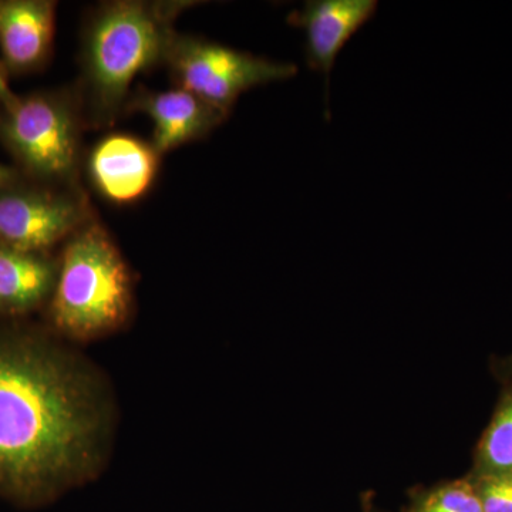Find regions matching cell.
I'll return each mask as SVG.
<instances>
[{
	"label": "cell",
	"instance_id": "cell-8",
	"mask_svg": "<svg viewBox=\"0 0 512 512\" xmlns=\"http://www.w3.org/2000/svg\"><path fill=\"white\" fill-rule=\"evenodd\" d=\"M143 113L153 123L151 143L161 156L210 136L228 119L227 111L212 106L197 94L174 87L148 90L138 87L131 93L127 114Z\"/></svg>",
	"mask_w": 512,
	"mask_h": 512
},
{
	"label": "cell",
	"instance_id": "cell-3",
	"mask_svg": "<svg viewBox=\"0 0 512 512\" xmlns=\"http://www.w3.org/2000/svg\"><path fill=\"white\" fill-rule=\"evenodd\" d=\"M134 306L130 266L109 229L94 218L60 248L46 306L50 330L73 342H92L127 326Z\"/></svg>",
	"mask_w": 512,
	"mask_h": 512
},
{
	"label": "cell",
	"instance_id": "cell-12",
	"mask_svg": "<svg viewBox=\"0 0 512 512\" xmlns=\"http://www.w3.org/2000/svg\"><path fill=\"white\" fill-rule=\"evenodd\" d=\"M478 476L512 474V390L485 431L477 453Z\"/></svg>",
	"mask_w": 512,
	"mask_h": 512
},
{
	"label": "cell",
	"instance_id": "cell-6",
	"mask_svg": "<svg viewBox=\"0 0 512 512\" xmlns=\"http://www.w3.org/2000/svg\"><path fill=\"white\" fill-rule=\"evenodd\" d=\"M99 217L86 188H63L20 177L0 187V244L53 252Z\"/></svg>",
	"mask_w": 512,
	"mask_h": 512
},
{
	"label": "cell",
	"instance_id": "cell-14",
	"mask_svg": "<svg viewBox=\"0 0 512 512\" xmlns=\"http://www.w3.org/2000/svg\"><path fill=\"white\" fill-rule=\"evenodd\" d=\"M476 490L484 512H512V474L480 476Z\"/></svg>",
	"mask_w": 512,
	"mask_h": 512
},
{
	"label": "cell",
	"instance_id": "cell-2",
	"mask_svg": "<svg viewBox=\"0 0 512 512\" xmlns=\"http://www.w3.org/2000/svg\"><path fill=\"white\" fill-rule=\"evenodd\" d=\"M192 0H110L89 9L73 83L87 131H107L126 116L137 76L164 66L175 22Z\"/></svg>",
	"mask_w": 512,
	"mask_h": 512
},
{
	"label": "cell",
	"instance_id": "cell-10",
	"mask_svg": "<svg viewBox=\"0 0 512 512\" xmlns=\"http://www.w3.org/2000/svg\"><path fill=\"white\" fill-rule=\"evenodd\" d=\"M376 9L375 0H311L289 13L288 23L305 33L306 63L328 82L336 57Z\"/></svg>",
	"mask_w": 512,
	"mask_h": 512
},
{
	"label": "cell",
	"instance_id": "cell-11",
	"mask_svg": "<svg viewBox=\"0 0 512 512\" xmlns=\"http://www.w3.org/2000/svg\"><path fill=\"white\" fill-rule=\"evenodd\" d=\"M57 271L59 254L0 244V318L18 320L46 309Z\"/></svg>",
	"mask_w": 512,
	"mask_h": 512
},
{
	"label": "cell",
	"instance_id": "cell-15",
	"mask_svg": "<svg viewBox=\"0 0 512 512\" xmlns=\"http://www.w3.org/2000/svg\"><path fill=\"white\" fill-rule=\"evenodd\" d=\"M19 94L13 92L9 86L8 74L3 70L2 63H0V104L3 106H12L18 100Z\"/></svg>",
	"mask_w": 512,
	"mask_h": 512
},
{
	"label": "cell",
	"instance_id": "cell-9",
	"mask_svg": "<svg viewBox=\"0 0 512 512\" xmlns=\"http://www.w3.org/2000/svg\"><path fill=\"white\" fill-rule=\"evenodd\" d=\"M55 0H0V63L8 77L43 72L55 53Z\"/></svg>",
	"mask_w": 512,
	"mask_h": 512
},
{
	"label": "cell",
	"instance_id": "cell-7",
	"mask_svg": "<svg viewBox=\"0 0 512 512\" xmlns=\"http://www.w3.org/2000/svg\"><path fill=\"white\" fill-rule=\"evenodd\" d=\"M163 156L151 141L109 133L86 150L83 174L104 201L117 207L143 200L156 184Z\"/></svg>",
	"mask_w": 512,
	"mask_h": 512
},
{
	"label": "cell",
	"instance_id": "cell-16",
	"mask_svg": "<svg viewBox=\"0 0 512 512\" xmlns=\"http://www.w3.org/2000/svg\"><path fill=\"white\" fill-rule=\"evenodd\" d=\"M20 177H22V175H20L19 171L16 170L13 165L0 163V187L10 183H15V181L19 180Z\"/></svg>",
	"mask_w": 512,
	"mask_h": 512
},
{
	"label": "cell",
	"instance_id": "cell-13",
	"mask_svg": "<svg viewBox=\"0 0 512 512\" xmlns=\"http://www.w3.org/2000/svg\"><path fill=\"white\" fill-rule=\"evenodd\" d=\"M417 512H484L476 485L467 481L447 484L424 498Z\"/></svg>",
	"mask_w": 512,
	"mask_h": 512
},
{
	"label": "cell",
	"instance_id": "cell-4",
	"mask_svg": "<svg viewBox=\"0 0 512 512\" xmlns=\"http://www.w3.org/2000/svg\"><path fill=\"white\" fill-rule=\"evenodd\" d=\"M82 104L73 84L22 94L0 104V144L26 180L84 188L86 133Z\"/></svg>",
	"mask_w": 512,
	"mask_h": 512
},
{
	"label": "cell",
	"instance_id": "cell-5",
	"mask_svg": "<svg viewBox=\"0 0 512 512\" xmlns=\"http://www.w3.org/2000/svg\"><path fill=\"white\" fill-rule=\"evenodd\" d=\"M175 87L188 90L212 106L231 113L239 96L255 87L292 79L298 67L177 33L165 59Z\"/></svg>",
	"mask_w": 512,
	"mask_h": 512
},
{
	"label": "cell",
	"instance_id": "cell-1",
	"mask_svg": "<svg viewBox=\"0 0 512 512\" xmlns=\"http://www.w3.org/2000/svg\"><path fill=\"white\" fill-rule=\"evenodd\" d=\"M113 407L99 373L52 336L0 323V495L46 503L99 473Z\"/></svg>",
	"mask_w": 512,
	"mask_h": 512
}]
</instances>
